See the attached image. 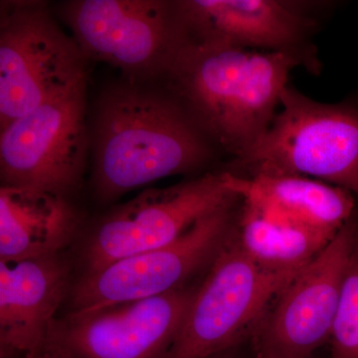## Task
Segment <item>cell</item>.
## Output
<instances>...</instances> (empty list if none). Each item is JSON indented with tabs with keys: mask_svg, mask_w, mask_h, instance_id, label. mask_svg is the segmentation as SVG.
Wrapping results in <instances>:
<instances>
[{
	"mask_svg": "<svg viewBox=\"0 0 358 358\" xmlns=\"http://www.w3.org/2000/svg\"><path fill=\"white\" fill-rule=\"evenodd\" d=\"M206 358H241L237 353V348H232V350H225V352L217 353V355H211V357Z\"/></svg>",
	"mask_w": 358,
	"mask_h": 358,
	"instance_id": "d6986e66",
	"label": "cell"
},
{
	"mask_svg": "<svg viewBox=\"0 0 358 358\" xmlns=\"http://www.w3.org/2000/svg\"><path fill=\"white\" fill-rule=\"evenodd\" d=\"M265 134L225 171L296 174L358 194V105L324 103L288 86Z\"/></svg>",
	"mask_w": 358,
	"mask_h": 358,
	"instance_id": "3957f363",
	"label": "cell"
},
{
	"mask_svg": "<svg viewBox=\"0 0 358 358\" xmlns=\"http://www.w3.org/2000/svg\"><path fill=\"white\" fill-rule=\"evenodd\" d=\"M185 40L273 52L317 53L310 4L284 0L174 1Z\"/></svg>",
	"mask_w": 358,
	"mask_h": 358,
	"instance_id": "7c38bea8",
	"label": "cell"
},
{
	"mask_svg": "<svg viewBox=\"0 0 358 358\" xmlns=\"http://www.w3.org/2000/svg\"><path fill=\"white\" fill-rule=\"evenodd\" d=\"M61 15L88 60L138 83L162 79L185 42L174 1L73 0Z\"/></svg>",
	"mask_w": 358,
	"mask_h": 358,
	"instance_id": "52a82bcc",
	"label": "cell"
},
{
	"mask_svg": "<svg viewBox=\"0 0 358 358\" xmlns=\"http://www.w3.org/2000/svg\"><path fill=\"white\" fill-rule=\"evenodd\" d=\"M315 54L185 40L162 79L217 150L236 159L272 124L292 71L320 69Z\"/></svg>",
	"mask_w": 358,
	"mask_h": 358,
	"instance_id": "7a4b0ae2",
	"label": "cell"
},
{
	"mask_svg": "<svg viewBox=\"0 0 358 358\" xmlns=\"http://www.w3.org/2000/svg\"><path fill=\"white\" fill-rule=\"evenodd\" d=\"M239 199L226 171L143 190L84 225L69 253L75 277L173 243L202 218Z\"/></svg>",
	"mask_w": 358,
	"mask_h": 358,
	"instance_id": "277c9868",
	"label": "cell"
},
{
	"mask_svg": "<svg viewBox=\"0 0 358 358\" xmlns=\"http://www.w3.org/2000/svg\"><path fill=\"white\" fill-rule=\"evenodd\" d=\"M199 282L152 298L66 313L49 338L72 358H166Z\"/></svg>",
	"mask_w": 358,
	"mask_h": 358,
	"instance_id": "8fae6325",
	"label": "cell"
},
{
	"mask_svg": "<svg viewBox=\"0 0 358 358\" xmlns=\"http://www.w3.org/2000/svg\"><path fill=\"white\" fill-rule=\"evenodd\" d=\"M84 225L72 199L33 188H0V261L66 253Z\"/></svg>",
	"mask_w": 358,
	"mask_h": 358,
	"instance_id": "5bb4252c",
	"label": "cell"
},
{
	"mask_svg": "<svg viewBox=\"0 0 358 358\" xmlns=\"http://www.w3.org/2000/svg\"><path fill=\"white\" fill-rule=\"evenodd\" d=\"M329 343L331 358H358V233Z\"/></svg>",
	"mask_w": 358,
	"mask_h": 358,
	"instance_id": "e0dca14e",
	"label": "cell"
},
{
	"mask_svg": "<svg viewBox=\"0 0 358 358\" xmlns=\"http://www.w3.org/2000/svg\"><path fill=\"white\" fill-rule=\"evenodd\" d=\"M89 133L90 185L102 205L160 178L199 171L219 152L171 92L126 79L99 96Z\"/></svg>",
	"mask_w": 358,
	"mask_h": 358,
	"instance_id": "6da1fadb",
	"label": "cell"
},
{
	"mask_svg": "<svg viewBox=\"0 0 358 358\" xmlns=\"http://www.w3.org/2000/svg\"><path fill=\"white\" fill-rule=\"evenodd\" d=\"M241 199L202 218L173 243L75 277L67 313L171 293L206 274L234 226Z\"/></svg>",
	"mask_w": 358,
	"mask_h": 358,
	"instance_id": "ba28073f",
	"label": "cell"
},
{
	"mask_svg": "<svg viewBox=\"0 0 358 358\" xmlns=\"http://www.w3.org/2000/svg\"><path fill=\"white\" fill-rule=\"evenodd\" d=\"M74 280L68 252L0 261V358L30 355L48 341Z\"/></svg>",
	"mask_w": 358,
	"mask_h": 358,
	"instance_id": "4fadbf2b",
	"label": "cell"
},
{
	"mask_svg": "<svg viewBox=\"0 0 358 358\" xmlns=\"http://www.w3.org/2000/svg\"><path fill=\"white\" fill-rule=\"evenodd\" d=\"M233 233L259 267L287 275L299 274L334 238L271 217L242 199Z\"/></svg>",
	"mask_w": 358,
	"mask_h": 358,
	"instance_id": "2e32d148",
	"label": "cell"
},
{
	"mask_svg": "<svg viewBox=\"0 0 358 358\" xmlns=\"http://www.w3.org/2000/svg\"><path fill=\"white\" fill-rule=\"evenodd\" d=\"M358 215L282 289L252 334L256 358H310L331 338Z\"/></svg>",
	"mask_w": 358,
	"mask_h": 358,
	"instance_id": "30bf717a",
	"label": "cell"
},
{
	"mask_svg": "<svg viewBox=\"0 0 358 358\" xmlns=\"http://www.w3.org/2000/svg\"><path fill=\"white\" fill-rule=\"evenodd\" d=\"M296 275L275 274L259 267L244 253L232 229L200 281L166 358H206L237 348L251 338Z\"/></svg>",
	"mask_w": 358,
	"mask_h": 358,
	"instance_id": "8992f818",
	"label": "cell"
},
{
	"mask_svg": "<svg viewBox=\"0 0 358 358\" xmlns=\"http://www.w3.org/2000/svg\"><path fill=\"white\" fill-rule=\"evenodd\" d=\"M17 358H72L50 338L36 352Z\"/></svg>",
	"mask_w": 358,
	"mask_h": 358,
	"instance_id": "ac0fdd59",
	"label": "cell"
},
{
	"mask_svg": "<svg viewBox=\"0 0 358 358\" xmlns=\"http://www.w3.org/2000/svg\"><path fill=\"white\" fill-rule=\"evenodd\" d=\"M227 173L242 201L282 222L336 237L355 213L352 192L317 179L296 174L240 178Z\"/></svg>",
	"mask_w": 358,
	"mask_h": 358,
	"instance_id": "9a60e30c",
	"label": "cell"
},
{
	"mask_svg": "<svg viewBox=\"0 0 358 358\" xmlns=\"http://www.w3.org/2000/svg\"><path fill=\"white\" fill-rule=\"evenodd\" d=\"M87 61L46 3L2 2L0 131L87 83Z\"/></svg>",
	"mask_w": 358,
	"mask_h": 358,
	"instance_id": "5b68a950",
	"label": "cell"
},
{
	"mask_svg": "<svg viewBox=\"0 0 358 358\" xmlns=\"http://www.w3.org/2000/svg\"><path fill=\"white\" fill-rule=\"evenodd\" d=\"M90 155L87 83L1 129V186L28 187L72 199Z\"/></svg>",
	"mask_w": 358,
	"mask_h": 358,
	"instance_id": "9c48e42d",
	"label": "cell"
}]
</instances>
